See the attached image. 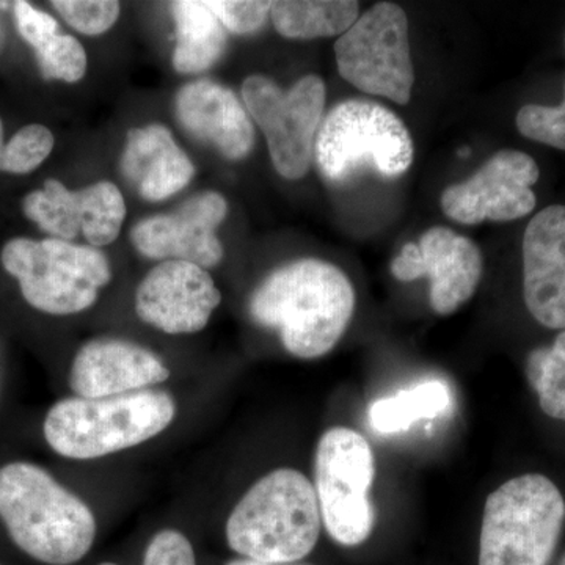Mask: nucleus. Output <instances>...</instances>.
<instances>
[{
  "label": "nucleus",
  "instance_id": "obj_1",
  "mask_svg": "<svg viewBox=\"0 0 565 565\" xmlns=\"http://www.w3.org/2000/svg\"><path fill=\"white\" fill-rule=\"evenodd\" d=\"M355 310V291L340 267L299 259L274 270L252 294L248 311L259 326L280 330L286 351L319 359L343 337Z\"/></svg>",
  "mask_w": 565,
  "mask_h": 565
},
{
  "label": "nucleus",
  "instance_id": "obj_2",
  "mask_svg": "<svg viewBox=\"0 0 565 565\" xmlns=\"http://www.w3.org/2000/svg\"><path fill=\"white\" fill-rule=\"evenodd\" d=\"M0 519L11 541L43 564L79 563L96 537L90 508L28 462L0 468Z\"/></svg>",
  "mask_w": 565,
  "mask_h": 565
},
{
  "label": "nucleus",
  "instance_id": "obj_3",
  "mask_svg": "<svg viewBox=\"0 0 565 565\" xmlns=\"http://www.w3.org/2000/svg\"><path fill=\"white\" fill-rule=\"evenodd\" d=\"M321 525L315 486L300 471L280 468L241 498L226 522V541L247 559L291 564L313 552Z\"/></svg>",
  "mask_w": 565,
  "mask_h": 565
},
{
  "label": "nucleus",
  "instance_id": "obj_4",
  "mask_svg": "<svg viewBox=\"0 0 565 565\" xmlns=\"http://www.w3.org/2000/svg\"><path fill=\"white\" fill-rule=\"evenodd\" d=\"M177 416L169 393L141 390L121 396L70 397L54 405L44 419V438L57 455L92 460L151 440Z\"/></svg>",
  "mask_w": 565,
  "mask_h": 565
},
{
  "label": "nucleus",
  "instance_id": "obj_5",
  "mask_svg": "<svg viewBox=\"0 0 565 565\" xmlns=\"http://www.w3.org/2000/svg\"><path fill=\"white\" fill-rule=\"evenodd\" d=\"M564 522L563 493L546 476L504 482L486 501L479 565H548Z\"/></svg>",
  "mask_w": 565,
  "mask_h": 565
},
{
  "label": "nucleus",
  "instance_id": "obj_6",
  "mask_svg": "<svg viewBox=\"0 0 565 565\" xmlns=\"http://www.w3.org/2000/svg\"><path fill=\"white\" fill-rule=\"evenodd\" d=\"M315 159L322 177L334 184L364 172L396 178L414 162V141L403 120L382 104L348 99L319 126Z\"/></svg>",
  "mask_w": 565,
  "mask_h": 565
},
{
  "label": "nucleus",
  "instance_id": "obj_7",
  "mask_svg": "<svg viewBox=\"0 0 565 565\" xmlns=\"http://www.w3.org/2000/svg\"><path fill=\"white\" fill-rule=\"evenodd\" d=\"M3 267L20 281L35 310L68 316L88 310L111 280L110 264L98 248L68 241L17 237L3 247Z\"/></svg>",
  "mask_w": 565,
  "mask_h": 565
},
{
  "label": "nucleus",
  "instance_id": "obj_8",
  "mask_svg": "<svg viewBox=\"0 0 565 565\" xmlns=\"http://www.w3.org/2000/svg\"><path fill=\"white\" fill-rule=\"evenodd\" d=\"M374 478V455L366 438L348 427L322 435L316 449L315 490L322 523L338 544L360 545L373 533Z\"/></svg>",
  "mask_w": 565,
  "mask_h": 565
},
{
  "label": "nucleus",
  "instance_id": "obj_9",
  "mask_svg": "<svg viewBox=\"0 0 565 565\" xmlns=\"http://www.w3.org/2000/svg\"><path fill=\"white\" fill-rule=\"evenodd\" d=\"M338 71L367 95L408 104L415 74L408 20L396 3H375L334 44Z\"/></svg>",
  "mask_w": 565,
  "mask_h": 565
},
{
  "label": "nucleus",
  "instance_id": "obj_10",
  "mask_svg": "<svg viewBox=\"0 0 565 565\" xmlns=\"http://www.w3.org/2000/svg\"><path fill=\"white\" fill-rule=\"evenodd\" d=\"M245 107L258 122L269 145L275 170L286 180H300L310 170L316 134L326 107V84L305 76L289 92L267 77H247L243 85Z\"/></svg>",
  "mask_w": 565,
  "mask_h": 565
},
{
  "label": "nucleus",
  "instance_id": "obj_11",
  "mask_svg": "<svg viewBox=\"0 0 565 565\" xmlns=\"http://www.w3.org/2000/svg\"><path fill=\"white\" fill-rule=\"evenodd\" d=\"M539 174L537 163L526 152H497L470 180L446 189L441 207L449 218L465 225L525 217L535 207L531 188Z\"/></svg>",
  "mask_w": 565,
  "mask_h": 565
},
{
  "label": "nucleus",
  "instance_id": "obj_12",
  "mask_svg": "<svg viewBox=\"0 0 565 565\" xmlns=\"http://www.w3.org/2000/svg\"><path fill=\"white\" fill-rule=\"evenodd\" d=\"M392 274L399 281L430 280V307L437 315L455 313L473 297L482 275L478 245L445 226L423 234L419 244L404 245L393 259Z\"/></svg>",
  "mask_w": 565,
  "mask_h": 565
},
{
  "label": "nucleus",
  "instance_id": "obj_13",
  "mask_svg": "<svg viewBox=\"0 0 565 565\" xmlns=\"http://www.w3.org/2000/svg\"><path fill=\"white\" fill-rule=\"evenodd\" d=\"M22 211L54 239L70 243L82 233L95 248L117 241L126 217L120 189L109 181L71 192L61 181L47 180L43 191L25 196Z\"/></svg>",
  "mask_w": 565,
  "mask_h": 565
},
{
  "label": "nucleus",
  "instance_id": "obj_14",
  "mask_svg": "<svg viewBox=\"0 0 565 565\" xmlns=\"http://www.w3.org/2000/svg\"><path fill=\"white\" fill-rule=\"evenodd\" d=\"M228 203L218 192L192 196L170 214L145 218L134 226L131 241L140 255L166 262L217 266L223 247L215 230L225 221Z\"/></svg>",
  "mask_w": 565,
  "mask_h": 565
},
{
  "label": "nucleus",
  "instance_id": "obj_15",
  "mask_svg": "<svg viewBox=\"0 0 565 565\" xmlns=\"http://www.w3.org/2000/svg\"><path fill=\"white\" fill-rule=\"evenodd\" d=\"M222 294L203 267L162 262L145 275L136 291V313L169 334L202 332Z\"/></svg>",
  "mask_w": 565,
  "mask_h": 565
},
{
  "label": "nucleus",
  "instance_id": "obj_16",
  "mask_svg": "<svg viewBox=\"0 0 565 565\" xmlns=\"http://www.w3.org/2000/svg\"><path fill=\"white\" fill-rule=\"evenodd\" d=\"M170 371L159 356L117 338H98L82 345L70 371V386L77 397L121 396L169 381Z\"/></svg>",
  "mask_w": 565,
  "mask_h": 565
},
{
  "label": "nucleus",
  "instance_id": "obj_17",
  "mask_svg": "<svg viewBox=\"0 0 565 565\" xmlns=\"http://www.w3.org/2000/svg\"><path fill=\"white\" fill-rule=\"evenodd\" d=\"M523 292L535 321L565 330V206L545 207L527 223Z\"/></svg>",
  "mask_w": 565,
  "mask_h": 565
},
{
  "label": "nucleus",
  "instance_id": "obj_18",
  "mask_svg": "<svg viewBox=\"0 0 565 565\" xmlns=\"http://www.w3.org/2000/svg\"><path fill=\"white\" fill-rule=\"evenodd\" d=\"M174 111L185 131L217 148L226 159L241 161L250 154L255 128L230 88L207 79L191 82L178 92Z\"/></svg>",
  "mask_w": 565,
  "mask_h": 565
},
{
  "label": "nucleus",
  "instance_id": "obj_19",
  "mask_svg": "<svg viewBox=\"0 0 565 565\" xmlns=\"http://www.w3.org/2000/svg\"><path fill=\"white\" fill-rule=\"evenodd\" d=\"M121 173L139 191L141 199L162 202L188 188L195 167L178 147L172 132L154 122L128 132Z\"/></svg>",
  "mask_w": 565,
  "mask_h": 565
},
{
  "label": "nucleus",
  "instance_id": "obj_20",
  "mask_svg": "<svg viewBox=\"0 0 565 565\" xmlns=\"http://www.w3.org/2000/svg\"><path fill=\"white\" fill-rule=\"evenodd\" d=\"M177 24V47L173 66L181 74L203 73L211 68L225 51V29L206 2L182 0L172 3Z\"/></svg>",
  "mask_w": 565,
  "mask_h": 565
},
{
  "label": "nucleus",
  "instance_id": "obj_21",
  "mask_svg": "<svg viewBox=\"0 0 565 565\" xmlns=\"http://www.w3.org/2000/svg\"><path fill=\"white\" fill-rule=\"evenodd\" d=\"M359 2L351 0H280L270 18L286 39L313 40L343 35L359 20Z\"/></svg>",
  "mask_w": 565,
  "mask_h": 565
},
{
  "label": "nucleus",
  "instance_id": "obj_22",
  "mask_svg": "<svg viewBox=\"0 0 565 565\" xmlns=\"http://www.w3.org/2000/svg\"><path fill=\"white\" fill-rule=\"evenodd\" d=\"M452 392L444 381H426L403 392L375 401L370 407V423L375 433H405L424 419H435L449 412Z\"/></svg>",
  "mask_w": 565,
  "mask_h": 565
},
{
  "label": "nucleus",
  "instance_id": "obj_23",
  "mask_svg": "<svg viewBox=\"0 0 565 565\" xmlns=\"http://www.w3.org/2000/svg\"><path fill=\"white\" fill-rule=\"evenodd\" d=\"M526 374L539 394L542 411L565 422V330L552 348H539L530 353Z\"/></svg>",
  "mask_w": 565,
  "mask_h": 565
},
{
  "label": "nucleus",
  "instance_id": "obj_24",
  "mask_svg": "<svg viewBox=\"0 0 565 565\" xmlns=\"http://www.w3.org/2000/svg\"><path fill=\"white\" fill-rule=\"evenodd\" d=\"M35 52L44 79L74 84L87 71V54L74 36L58 33Z\"/></svg>",
  "mask_w": 565,
  "mask_h": 565
},
{
  "label": "nucleus",
  "instance_id": "obj_25",
  "mask_svg": "<svg viewBox=\"0 0 565 565\" xmlns=\"http://www.w3.org/2000/svg\"><path fill=\"white\" fill-rule=\"evenodd\" d=\"M54 148V136L41 125H29L20 129L6 145L2 172L31 173L50 158Z\"/></svg>",
  "mask_w": 565,
  "mask_h": 565
},
{
  "label": "nucleus",
  "instance_id": "obj_26",
  "mask_svg": "<svg viewBox=\"0 0 565 565\" xmlns=\"http://www.w3.org/2000/svg\"><path fill=\"white\" fill-rule=\"evenodd\" d=\"M52 7L71 28L84 35H102L120 17V3L111 0H54Z\"/></svg>",
  "mask_w": 565,
  "mask_h": 565
},
{
  "label": "nucleus",
  "instance_id": "obj_27",
  "mask_svg": "<svg viewBox=\"0 0 565 565\" xmlns=\"http://www.w3.org/2000/svg\"><path fill=\"white\" fill-rule=\"evenodd\" d=\"M516 128L526 139L541 141L557 150H565V93L561 106L522 107L516 114Z\"/></svg>",
  "mask_w": 565,
  "mask_h": 565
},
{
  "label": "nucleus",
  "instance_id": "obj_28",
  "mask_svg": "<svg viewBox=\"0 0 565 565\" xmlns=\"http://www.w3.org/2000/svg\"><path fill=\"white\" fill-rule=\"evenodd\" d=\"M212 13L221 21L223 29L236 33V35H248L258 32L266 24L270 14L273 2H250V0H212L206 2Z\"/></svg>",
  "mask_w": 565,
  "mask_h": 565
},
{
  "label": "nucleus",
  "instance_id": "obj_29",
  "mask_svg": "<svg viewBox=\"0 0 565 565\" xmlns=\"http://www.w3.org/2000/svg\"><path fill=\"white\" fill-rule=\"evenodd\" d=\"M141 565H196V557L191 542L184 534L180 531L163 530L151 539Z\"/></svg>",
  "mask_w": 565,
  "mask_h": 565
},
{
  "label": "nucleus",
  "instance_id": "obj_30",
  "mask_svg": "<svg viewBox=\"0 0 565 565\" xmlns=\"http://www.w3.org/2000/svg\"><path fill=\"white\" fill-rule=\"evenodd\" d=\"M14 17L18 32L35 51L58 35L57 21L44 11L33 9L29 2L14 3Z\"/></svg>",
  "mask_w": 565,
  "mask_h": 565
},
{
  "label": "nucleus",
  "instance_id": "obj_31",
  "mask_svg": "<svg viewBox=\"0 0 565 565\" xmlns=\"http://www.w3.org/2000/svg\"><path fill=\"white\" fill-rule=\"evenodd\" d=\"M226 565H273V564L258 563V561H252V559H247V557H244V559H234V561H232V563H228Z\"/></svg>",
  "mask_w": 565,
  "mask_h": 565
},
{
  "label": "nucleus",
  "instance_id": "obj_32",
  "mask_svg": "<svg viewBox=\"0 0 565 565\" xmlns=\"http://www.w3.org/2000/svg\"><path fill=\"white\" fill-rule=\"evenodd\" d=\"M3 150H6V143H3V126H2V120H0V170H2Z\"/></svg>",
  "mask_w": 565,
  "mask_h": 565
},
{
  "label": "nucleus",
  "instance_id": "obj_33",
  "mask_svg": "<svg viewBox=\"0 0 565 565\" xmlns=\"http://www.w3.org/2000/svg\"><path fill=\"white\" fill-rule=\"evenodd\" d=\"M559 565H565V556L563 557V559H561Z\"/></svg>",
  "mask_w": 565,
  "mask_h": 565
}]
</instances>
